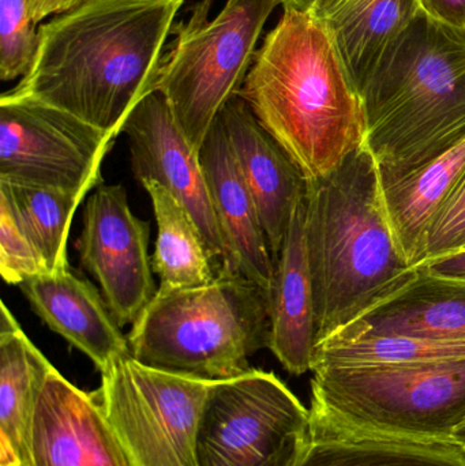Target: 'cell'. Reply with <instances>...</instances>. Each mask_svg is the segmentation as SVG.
<instances>
[{
    "label": "cell",
    "instance_id": "6da1fadb",
    "mask_svg": "<svg viewBox=\"0 0 465 466\" xmlns=\"http://www.w3.org/2000/svg\"><path fill=\"white\" fill-rule=\"evenodd\" d=\"M185 0H87L37 32L35 57L8 90L116 137L157 90L167 38Z\"/></svg>",
    "mask_w": 465,
    "mask_h": 466
},
{
    "label": "cell",
    "instance_id": "7a4b0ae2",
    "mask_svg": "<svg viewBox=\"0 0 465 466\" xmlns=\"http://www.w3.org/2000/svg\"><path fill=\"white\" fill-rule=\"evenodd\" d=\"M283 7L239 96L313 182L365 145V112L327 27L311 11Z\"/></svg>",
    "mask_w": 465,
    "mask_h": 466
},
{
    "label": "cell",
    "instance_id": "3957f363",
    "mask_svg": "<svg viewBox=\"0 0 465 466\" xmlns=\"http://www.w3.org/2000/svg\"><path fill=\"white\" fill-rule=\"evenodd\" d=\"M305 238L317 345L417 277L418 268L399 248L382 199L379 164L366 145L332 174L308 182Z\"/></svg>",
    "mask_w": 465,
    "mask_h": 466
},
{
    "label": "cell",
    "instance_id": "277c9868",
    "mask_svg": "<svg viewBox=\"0 0 465 466\" xmlns=\"http://www.w3.org/2000/svg\"><path fill=\"white\" fill-rule=\"evenodd\" d=\"M379 168H418L465 139V32L418 14L360 92Z\"/></svg>",
    "mask_w": 465,
    "mask_h": 466
},
{
    "label": "cell",
    "instance_id": "5b68a950",
    "mask_svg": "<svg viewBox=\"0 0 465 466\" xmlns=\"http://www.w3.org/2000/svg\"><path fill=\"white\" fill-rule=\"evenodd\" d=\"M127 339L134 360L150 369L209 382L234 380L269 348V290L223 268L202 287L158 288Z\"/></svg>",
    "mask_w": 465,
    "mask_h": 466
},
{
    "label": "cell",
    "instance_id": "8992f818",
    "mask_svg": "<svg viewBox=\"0 0 465 466\" xmlns=\"http://www.w3.org/2000/svg\"><path fill=\"white\" fill-rule=\"evenodd\" d=\"M313 374V438L450 445L465 421V359L318 366Z\"/></svg>",
    "mask_w": 465,
    "mask_h": 466
},
{
    "label": "cell",
    "instance_id": "52a82bcc",
    "mask_svg": "<svg viewBox=\"0 0 465 466\" xmlns=\"http://www.w3.org/2000/svg\"><path fill=\"white\" fill-rule=\"evenodd\" d=\"M213 0H202L164 56L157 90L198 153L229 98L242 89L268 19L284 0H227L209 19Z\"/></svg>",
    "mask_w": 465,
    "mask_h": 466
},
{
    "label": "cell",
    "instance_id": "ba28073f",
    "mask_svg": "<svg viewBox=\"0 0 465 466\" xmlns=\"http://www.w3.org/2000/svg\"><path fill=\"white\" fill-rule=\"evenodd\" d=\"M313 440L310 410L273 372L210 386L197 431L198 466H297Z\"/></svg>",
    "mask_w": 465,
    "mask_h": 466
},
{
    "label": "cell",
    "instance_id": "9c48e42d",
    "mask_svg": "<svg viewBox=\"0 0 465 466\" xmlns=\"http://www.w3.org/2000/svg\"><path fill=\"white\" fill-rule=\"evenodd\" d=\"M212 383L125 356L101 371L98 394L134 466H198L197 431Z\"/></svg>",
    "mask_w": 465,
    "mask_h": 466
},
{
    "label": "cell",
    "instance_id": "30bf717a",
    "mask_svg": "<svg viewBox=\"0 0 465 466\" xmlns=\"http://www.w3.org/2000/svg\"><path fill=\"white\" fill-rule=\"evenodd\" d=\"M116 137L29 98H0V179L89 194Z\"/></svg>",
    "mask_w": 465,
    "mask_h": 466
},
{
    "label": "cell",
    "instance_id": "8fae6325",
    "mask_svg": "<svg viewBox=\"0 0 465 466\" xmlns=\"http://www.w3.org/2000/svg\"><path fill=\"white\" fill-rule=\"evenodd\" d=\"M76 241L82 268L95 277L122 328L136 322L155 298L150 227L131 212L122 185H100L85 202Z\"/></svg>",
    "mask_w": 465,
    "mask_h": 466
},
{
    "label": "cell",
    "instance_id": "7c38bea8",
    "mask_svg": "<svg viewBox=\"0 0 465 466\" xmlns=\"http://www.w3.org/2000/svg\"><path fill=\"white\" fill-rule=\"evenodd\" d=\"M131 168L139 183L152 182L171 191L196 220L213 259H223L216 221L199 155L194 152L158 90L147 95L123 126Z\"/></svg>",
    "mask_w": 465,
    "mask_h": 466
},
{
    "label": "cell",
    "instance_id": "4fadbf2b",
    "mask_svg": "<svg viewBox=\"0 0 465 466\" xmlns=\"http://www.w3.org/2000/svg\"><path fill=\"white\" fill-rule=\"evenodd\" d=\"M27 466H134L101 404L56 369L46 377L29 443Z\"/></svg>",
    "mask_w": 465,
    "mask_h": 466
},
{
    "label": "cell",
    "instance_id": "5bb4252c",
    "mask_svg": "<svg viewBox=\"0 0 465 466\" xmlns=\"http://www.w3.org/2000/svg\"><path fill=\"white\" fill-rule=\"evenodd\" d=\"M235 160L248 183L273 259L286 240L292 213L306 197L308 180L281 145L259 125L239 93L218 114Z\"/></svg>",
    "mask_w": 465,
    "mask_h": 466
},
{
    "label": "cell",
    "instance_id": "9a60e30c",
    "mask_svg": "<svg viewBox=\"0 0 465 466\" xmlns=\"http://www.w3.org/2000/svg\"><path fill=\"white\" fill-rule=\"evenodd\" d=\"M199 160L223 241L221 268L270 290L275 259L253 194L218 116L199 150Z\"/></svg>",
    "mask_w": 465,
    "mask_h": 466
},
{
    "label": "cell",
    "instance_id": "2e32d148",
    "mask_svg": "<svg viewBox=\"0 0 465 466\" xmlns=\"http://www.w3.org/2000/svg\"><path fill=\"white\" fill-rule=\"evenodd\" d=\"M19 289L44 323L86 355L100 372L115 359L131 356L128 339L100 290L70 268L29 279Z\"/></svg>",
    "mask_w": 465,
    "mask_h": 466
},
{
    "label": "cell",
    "instance_id": "e0dca14e",
    "mask_svg": "<svg viewBox=\"0 0 465 466\" xmlns=\"http://www.w3.org/2000/svg\"><path fill=\"white\" fill-rule=\"evenodd\" d=\"M305 218L306 197L292 213L269 290V350L294 375L313 370L317 347L316 300L306 252Z\"/></svg>",
    "mask_w": 465,
    "mask_h": 466
},
{
    "label": "cell",
    "instance_id": "ac0fdd59",
    "mask_svg": "<svg viewBox=\"0 0 465 466\" xmlns=\"http://www.w3.org/2000/svg\"><path fill=\"white\" fill-rule=\"evenodd\" d=\"M373 336L465 339V281L442 279L418 268L414 281L404 289L327 341Z\"/></svg>",
    "mask_w": 465,
    "mask_h": 466
},
{
    "label": "cell",
    "instance_id": "d6986e66",
    "mask_svg": "<svg viewBox=\"0 0 465 466\" xmlns=\"http://www.w3.org/2000/svg\"><path fill=\"white\" fill-rule=\"evenodd\" d=\"M382 199L401 254L412 268L425 262L426 241L465 174V139L407 172L379 168Z\"/></svg>",
    "mask_w": 465,
    "mask_h": 466
},
{
    "label": "cell",
    "instance_id": "ffe728a7",
    "mask_svg": "<svg viewBox=\"0 0 465 466\" xmlns=\"http://www.w3.org/2000/svg\"><path fill=\"white\" fill-rule=\"evenodd\" d=\"M311 13L322 22L358 93L420 13V0H319Z\"/></svg>",
    "mask_w": 465,
    "mask_h": 466
},
{
    "label": "cell",
    "instance_id": "44dd1931",
    "mask_svg": "<svg viewBox=\"0 0 465 466\" xmlns=\"http://www.w3.org/2000/svg\"><path fill=\"white\" fill-rule=\"evenodd\" d=\"M54 366L2 303L0 320V466H27L33 423Z\"/></svg>",
    "mask_w": 465,
    "mask_h": 466
},
{
    "label": "cell",
    "instance_id": "7402d4cb",
    "mask_svg": "<svg viewBox=\"0 0 465 466\" xmlns=\"http://www.w3.org/2000/svg\"><path fill=\"white\" fill-rule=\"evenodd\" d=\"M152 199L157 223V240L152 258L153 271L161 289H188L215 279L212 255L187 208L164 186L141 183Z\"/></svg>",
    "mask_w": 465,
    "mask_h": 466
},
{
    "label": "cell",
    "instance_id": "603a6c76",
    "mask_svg": "<svg viewBox=\"0 0 465 466\" xmlns=\"http://www.w3.org/2000/svg\"><path fill=\"white\" fill-rule=\"evenodd\" d=\"M297 466H465V453L440 443L317 437Z\"/></svg>",
    "mask_w": 465,
    "mask_h": 466
},
{
    "label": "cell",
    "instance_id": "cb8c5ba5",
    "mask_svg": "<svg viewBox=\"0 0 465 466\" xmlns=\"http://www.w3.org/2000/svg\"><path fill=\"white\" fill-rule=\"evenodd\" d=\"M25 229L43 255L49 273L67 270V241L74 213L86 194L0 179Z\"/></svg>",
    "mask_w": 465,
    "mask_h": 466
},
{
    "label": "cell",
    "instance_id": "d4e9b609",
    "mask_svg": "<svg viewBox=\"0 0 465 466\" xmlns=\"http://www.w3.org/2000/svg\"><path fill=\"white\" fill-rule=\"evenodd\" d=\"M463 359L465 339H433L373 336L352 341L321 342L317 345L314 353L313 369L318 366H377Z\"/></svg>",
    "mask_w": 465,
    "mask_h": 466
},
{
    "label": "cell",
    "instance_id": "484cf974",
    "mask_svg": "<svg viewBox=\"0 0 465 466\" xmlns=\"http://www.w3.org/2000/svg\"><path fill=\"white\" fill-rule=\"evenodd\" d=\"M0 274L10 285L45 276L48 266L19 220L7 194L0 191Z\"/></svg>",
    "mask_w": 465,
    "mask_h": 466
},
{
    "label": "cell",
    "instance_id": "4316f807",
    "mask_svg": "<svg viewBox=\"0 0 465 466\" xmlns=\"http://www.w3.org/2000/svg\"><path fill=\"white\" fill-rule=\"evenodd\" d=\"M37 32L29 0H0V78L8 82L24 76L32 65Z\"/></svg>",
    "mask_w": 465,
    "mask_h": 466
},
{
    "label": "cell",
    "instance_id": "83f0119b",
    "mask_svg": "<svg viewBox=\"0 0 465 466\" xmlns=\"http://www.w3.org/2000/svg\"><path fill=\"white\" fill-rule=\"evenodd\" d=\"M464 244L465 174L429 233L428 241H426L425 262L459 251L463 248Z\"/></svg>",
    "mask_w": 465,
    "mask_h": 466
},
{
    "label": "cell",
    "instance_id": "f1b7e54d",
    "mask_svg": "<svg viewBox=\"0 0 465 466\" xmlns=\"http://www.w3.org/2000/svg\"><path fill=\"white\" fill-rule=\"evenodd\" d=\"M420 5L430 18L465 32V0H420Z\"/></svg>",
    "mask_w": 465,
    "mask_h": 466
},
{
    "label": "cell",
    "instance_id": "f546056e",
    "mask_svg": "<svg viewBox=\"0 0 465 466\" xmlns=\"http://www.w3.org/2000/svg\"><path fill=\"white\" fill-rule=\"evenodd\" d=\"M420 268H425L433 276L465 281V249L434 258L420 265Z\"/></svg>",
    "mask_w": 465,
    "mask_h": 466
},
{
    "label": "cell",
    "instance_id": "4dcf8cb0",
    "mask_svg": "<svg viewBox=\"0 0 465 466\" xmlns=\"http://www.w3.org/2000/svg\"><path fill=\"white\" fill-rule=\"evenodd\" d=\"M87 0H29V11L35 24L48 18L49 15L66 13Z\"/></svg>",
    "mask_w": 465,
    "mask_h": 466
},
{
    "label": "cell",
    "instance_id": "1f68e13d",
    "mask_svg": "<svg viewBox=\"0 0 465 466\" xmlns=\"http://www.w3.org/2000/svg\"><path fill=\"white\" fill-rule=\"evenodd\" d=\"M450 445L456 446V448L460 449L465 453V421L456 430L455 434L452 435Z\"/></svg>",
    "mask_w": 465,
    "mask_h": 466
},
{
    "label": "cell",
    "instance_id": "d6a6232c",
    "mask_svg": "<svg viewBox=\"0 0 465 466\" xmlns=\"http://www.w3.org/2000/svg\"><path fill=\"white\" fill-rule=\"evenodd\" d=\"M319 0H284L283 5H291V7L299 8V10H311Z\"/></svg>",
    "mask_w": 465,
    "mask_h": 466
},
{
    "label": "cell",
    "instance_id": "836d02e7",
    "mask_svg": "<svg viewBox=\"0 0 465 466\" xmlns=\"http://www.w3.org/2000/svg\"><path fill=\"white\" fill-rule=\"evenodd\" d=\"M461 249H465V244H464V247H463V248H461ZM459 251H460V249H459Z\"/></svg>",
    "mask_w": 465,
    "mask_h": 466
}]
</instances>
